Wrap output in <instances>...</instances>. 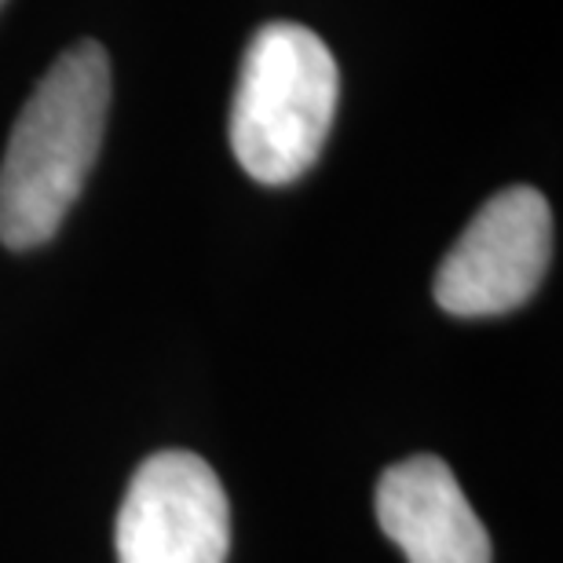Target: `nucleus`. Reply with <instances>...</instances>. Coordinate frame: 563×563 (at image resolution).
Returning <instances> with one entry per match:
<instances>
[{
	"label": "nucleus",
	"mask_w": 563,
	"mask_h": 563,
	"mask_svg": "<svg viewBox=\"0 0 563 563\" xmlns=\"http://www.w3.org/2000/svg\"><path fill=\"white\" fill-rule=\"evenodd\" d=\"M110 59L96 41L66 48L33 88L0 162V242L37 250L81 198L107 132Z\"/></svg>",
	"instance_id": "f257e3e1"
},
{
	"label": "nucleus",
	"mask_w": 563,
	"mask_h": 563,
	"mask_svg": "<svg viewBox=\"0 0 563 563\" xmlns=\"http://www.w3.org/2000/svg\"><path fill=\"white\" fill-rule=\"evenodd\" d=\"M341 74L300 22H267L242 55L231 99V151L264 187H286L319 162L333 129Z\"/></svg>",
	"instance_id": "f03ea898"
},
{
	"label": "nucleus",
	"mask_w": 563,
	"mask_h": 563,
	"mask_svg": "<svg viewBox=\"0 0 563 563\" xmlns=\"http://www.w3.org/2000/svg\"><path fill=\"white\" fill-rule=\"evenodd\" d=\"M553 261V209L534 187H505L483 206L435 272V303L457 319L516 311Z\"/></svg>",
	"instance_id": "7ed1b4c3"
},
{
	"label": "nucleus",
	"mask_w": 563,
	"mask_h": 563,
	"mask_svg": "<svg viewBox=\"0 0 563 563\" xmlns=\"http://www.w3.org/2000/svg\"><path fill=\"white\" fill-rule=\"evenodd\" d=\"M118 563H228L231 505L206 457L162 450L132 476L118 512Z\"/></svg>",
	"instance_id": "20e7f679"
},
{
	"label": "nucleus",
	"mask_w": 563,
	"mask_h": 563,
	"mask_svg": "<svg viewBox=\"0 0 563 563\" xmlns=\"http://www.w3.org/2000/svg\"><path fill=\"white\" fill-rule=\"evenodd\" d=\"M377 520L410 563H490V534L439 457H410L377 483Z\"/></svg>",
	"instance_id": "39448f33"
},
{
	"label": "nucleus",
	"mask_w": 563,
	"mask_h": 563,
	"mask_svg": "<svg viewBox=\"0 0 563 563\" xmlns=\"http://www.w3.org/2000/svg\"><path fill=\"white\" fill-rule=\"evenodd\" d=\"M0 4H4V0H0Z\"/></svg>",
	"instance_id": "423d86ee"
}]
</instances>
